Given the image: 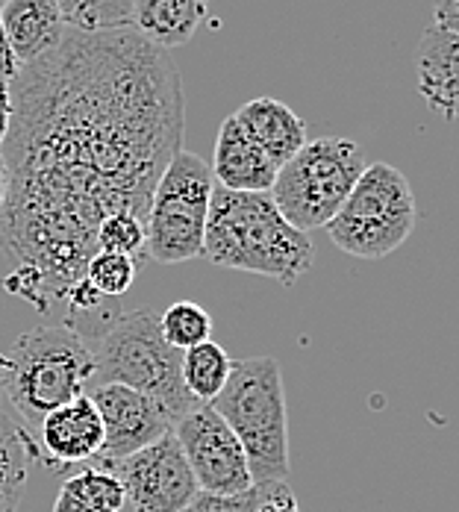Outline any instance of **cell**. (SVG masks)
<instances>
[{
    "label": "cell",
    "instance_id": "2e32d148",
    "mask_svg": "<svg viewBox=\"0 0 459 512\" xmlns=\"http://www.w3.org/2000/svg\"><path fill=\"white\" fill-rule=\"evenodd\" d=\"M233 118L248 133V139L259 145L280 168L306 145L304 118L274 98H256L245 103L239 112H233Z\"/></svg>",
    "mask_w": 459,
    "mask_h": 512
},
{
    "label": "cell",
    "instance_id": "603a6c76",
    "mask_svg": "<svg viewBox=\"0 0 459 512\" xmlns=\"http://www.w3.org/2000/svg\"><path fill=\"white\" fill-rule=\"evenodd\" d=\"M136 274H139V262L133 256L98 251L89 259L83 280L106 301V298H121L124 292H130V286L136 283Z\"/></svg>",
    "mask_w": 459,
    "mask_h": 512
},
{
    "label": "cell",
    "instance_id": "d6986e66",
    "mask_svg": "<svg viewBox=\"0 0 459 512\" xmlns=\"http://www.w3.org/2000/svg\"><path fill=\"white\" fill-rule=\"evenodd\" d=\"M124 504L127 495L121 480L112 471L92 465L62 483L53 512H121Z\"/></svg>",
    "mask_w": 459,
    "mask_h": 512
},
{
    "label": "cell",
    "instance_id": "d4e9b609",
    "mask_svg": "<svg viewBox=\"0 0 459 512\" xmlns=\"http://www.w3.org/2000/svg\"><path fill=\"white\" fill-rule=\"evenodd\" d=\"M256 489V512H301V504L286 483H265V486H254Z\"/></svg>",
    "mask_w": 459,
    "mask_h": 512
},
{
    "label": "cell",
    "instance_id": "f1b7e54d",
    "mask_svg": "<svg viewBox=\"0 0 459 512\" xmlns=\"http://www.w3.org/2000/svg\"><path fill=\"white\" fill-rule=\"evenodd\" d=\"M12 86L9 83H0V145L6 142L9 136V127H12Z\"/></svg>",
    "mask_w": 459,
    "mask_h": 512
},
{
    "label": "cell",
    "instance_id": "83f0119b",
    "mask_svg": "<svg viewBox=\"0 0 459 512\" xmlns=\"http://www.w3.org/2000/svg\"><path fill=\"white\" fill-rule=\"evenodd\" d=\"M18 71H21V65H18L15 53H12L9 42H6L3 27H0V83H12L18 77Z\"/></svg>",
    "mask_w": 459,
    "mask_h": 512
},
{
    "label": "cell",
    "instance_id": "8fae6325",
    "mask_svg": "<svg viewBox=\"0 0 459 512\" xmlns=\"http://www.w3.org/2000/svg\"><path fill=\"white\" fill-rule=\"evenodd\" d=\"M92 401L103 421V451L95 460V468L103 471H109L115 462L133 457L136 451L148 448L174 430V418L153 398L136 389L109 383L92 389Z\"/></svg>",
    "mask_w": 459,
    "mask_h": 512
},
{
    "label": "cell",
    "instance_id": "7402d4cb",
    "mask_svg": "<svg viewBox=\"0 0 459 512\" xmlns=\"http://www.w3.org/2000/svg\"><path fill=\"white\" fill-rule=\"evenodd\" d=\"M159 327L168 345H174L177 351H189L201 342H209L212 315L195 301H177L159 315Z\"/></svg>",
    "mask_w": 459,
    "mask_h": 512
},
{
    "label": "cell",
    "instance_id": "1f68e13d",
    "mask_svg": "<svg viewBox=\"0 0 459 512\" xmlns=\"http://www.w3.org/2000/svg\"><path fill=\"white\" fill-rule=\"evenodd\" d=\"M0 9H3V0H0Z\"/></svg>",
    "mask_w": 459,
    "mask_h": 512
},
{
    "label": "cell",
    "instance_id": "cb8c5ba5",
    "mask_svg": "<svg viewBox=\"0 0 459 512\" xmlns=\"http://www.w3.org/2000/svg\"><path fill=\"white\" fill-rule=\"evenodd\" d=\"M98 251L133 256V259L148 256L145 254V221L130 212L109 215L98 227Z\"/></svg>",
    "mask_w": 459,
    "mask_h": 512
},
{
    "label": "cell",
    "instance_id": "4dcf8cb0",
    "mask_svg": "<svg viewBox=\"0 0 459 512\" xmlns=\"http://www.w3.org/2000/svg\"><path fill=\"white\" fill-rule=\"evenodd\" d=\"M0 410H9V404H6V398H3V389H0Z\"/></svg>",
    "mask_w": 459,
    "mask_h": 512
},
{
    "label": "cell",
    "instance_id": "ba28073f",
    "mask_svg": "<svg viewBox=\"0 0 459 512\" xmlns=\"http://www.w3.org/2000/svg\"><path fill=\"white\" fill-rule=\"evenodd\" d=\"M212 189L215 177L204 159L192 151H177L151 195L145 215V254L162 265L204 256Z\"/></svg>",
    "mask_w": 459,
    "mask_h": 512
},
{
    "label": "cell",
    "instance_id": "30bf717a",
    "mask_svg": "<svg viewBox=\"0 0 459 512\" xmlns=\"http://www.w3.org/2000/svg\"><path fill=\"white\" fill-rule=\"evenodd\" d=\"M136 512H180L198 495V480L174 433H165L153 445L109 468Z\"/></svg>",
    "mask_w": 459,
    "mask_h": 512
},
{
    "label": "cell",
    "instance_id": "3957f363",
    "mask_svg": "<svg viewBox=\"0 0 459 512\" xmlns=\"http://www.w3.org/2000/svg\"><path fill=\"white\" fill-rule=\"evenodd\" d=\"M92 374V345L74 324L33 327L0 351L3 398L30 433L53 410L86 395Z\"/></svg>",
    "mask_w": 459,
    "mask_h": 512
},
{
    "label": "cell",
    "instance_id": "277c9868",
    "mask_svg": "<svg viewBox=\"0 0 459 512\" xmlns=\"http://www.w3.org/2000/svg\"><path fill=\"white\" fill-rule=\"evenodd\" d=\"M95 374L89 386H127L153 398L174 424L201 407L183 383V351L168 345L159 327V312L130 309L109 312L92 342Z\"/></svg>",
    "mask_w": 459,
    "mask_h": 512
},
{
    "label": "cell",
    "instance_id": "52a82bcc",
    "mask_svg": "<svg viewBox=\"0 0 459 512\" xmlns=\"http://www.w3.org/2000/svg\"><path fill=\"white\" fill-rule=\"evenodd\" d=\"M365 168L368 159L357 142L342 136H321L315 142H306L277 171L271 198L292 227L309 233L333 221Z\"/></svg>",
    "mask_w": 459,
    "mask_h": 512
},
{
    "label": "cell",
    "instance_id": "f546056e",
    "mask_svg": "<svg viewBox=\"0 0 459 512\" xmlns=\"http://www.w3.org/2000/svg\"><path fill=\"white\" fill-rule=\"evenodd\" d=\"M6 189H9V171H6V162H3V154H0V212H3V204H6Z\"/></svg>",
    "mask_w": 459,
    "mask_h": 512
},
{
    "label": "cell",
    "instance_id": "ac0fdd59",
    "mask_svg": "<svg viewBox=\"0 0 459 512\" xmlns=\"http://www.w3.org/2000/svg\"><path fill=\"white\" fill-rule=\"evenodd\" d=\"M33 462H42L36 436L12 410H0V512H15Z\"/></svg>",
    "mask_w": 459,
    "mask_h": 512
},
{
    "label": "cell",
    "instance_id": "e0dca14e",
    "mask_svg": "<svg viewBox=\"0 0 459 512\" xmlns=\"http://www.w3.org/2000/svg\"><path fill=\"white\" fill-rule=\"evenodd\" d=\"M206 18V0H133V30L162 51L186 45Z\"/></svg>",
    "mask_w": 459,
    "mask_h": 512
},
{
    "label": "cell",
    "instance_id": "9a60e30c",
    "mask_svg": "<svg viewBox=\"0 0 459 512\" xmlns=\"http://www.w3.org/2000/svg\"><path fill=\"white\" fill-rule=\"evenodd\" d=\"M215 186L230 192H271L280 165L265 154L259 145L248 139L239 121L230 115L215 139V159H212Z\"/></svg>",
    "mask_w": 459,
    "mask_h": 512
},
{
    "label": "cell",
    "instance_id": "7c38bea8",
    "mask_svg": "<svg viewBox=\"0 0 459 512\" xmlns=\"http://www.w3.org/2000/svg\"><path fill=\"white\" fill-rule=\"evenodd\" d=\"M36 445L42 462L62 471L68 465L95 462L103 451V421L92 395H80L71 404L53 410L36 427Z\"/></svg>",
    "mask_w": 459,
    "mask_h": 512
},
{
    "label": "cell",
    "instance_id": "5bb4252c",
    "mask_svg": "<svg viewBox=\"0 0 459 512\" xmlns=\"http://www.w3.org/2000/svg\"><path fill=\"white\" fill-rule=\"evenodd\" d=\"M0 27L21 68L51 56L71 30L53 0H3Z\"/></svg>",
    "mask_w": 459,
    "mask_h": 512
},
{
    "label": "cell",
    "instance_id": "4fadbf2b",
    "mask_svg": "<svg viewBox=\"0 0 459 512\" xmlns=\"http://www.w3.org/2000/svg\"><path fill=\"white\" fill-rule=\"evenodd\" d=\"M418 92L445 121H459V33L430 24L415 51Z\"/></svg>",
    "mask_w": 459,
    "mask_h": 512
},
{
    "label": "cell",
    "instance_id": "44dd1931",
    "mask_svg": "<svg viewBox=\"0 0 459 512\" xmlns=\"http://www.w3.org/2000/svg\"><path fill=\"white\" fill-rule=\"evenodd\" d=\"M71 30H118L133 24V0H53Z\"/></svg>",
    "mask_w": 459,
    "mask_h": 512
},
{
    "label": "cell",
    "instance_id": "9c48e42d",
    "mask_svg": "<svg viewBox=\"0 0 459 512\" xmlns=\"http://www.w3.org/2000/svg\"><path fill=\"white\" fill-rule=\"evenodd\" d=\"M171 433L177 436L201 492L233 498L254 489L242 442L209 404H201L189 415H183Z\"/></svg>",
    "mask_w": 459,
    "mask_h": 512
},
{
    "label": "cell",
    "instance_id": "7a4b0ae2",
    "mask_svg": "<svg viewBox=\"0 0 459 512\" xmlns=\"http://www.w3.org/2000/svg\"><path fill=\"white\" fill-rule=\"evenodd\" d=\"M204 256L230 271L295 286L315 262L309 236L286 221L271 192H230L215 186L206 218Z\"/></svg>",
    "mask_w": 459,
    "mask_h": 512
},
{
    "label": "cell",
    "instance_id": "5b68a950",
    "mask_svg": "<svg viewBox=\"0 0 459 512\" xmlns=\"http://www.w3.org/2000/svg\"><path fill=\"white\" fill-rule=\"evenodd\" d=\"M218 412L245 448L254 486L286 483L289 462V421L286 386L274 357H251L233 362L230 380L209 404Z\"/></svg>",
    "mask_w": 459,
    "mask_h": 512
},
{
    "label": "cell",
    "instance_id": "8992f818",
    "mask_svg": "<svg viewBox=\"0 0 459 512\" xmlns=\"http://www.w3.org/2000/svg\"><path fill=\"white\" fill-rule=\"evenodd\" d=\"M415 221L418 206L407 174L389 162H368L354 192L324 230L348 256L383 259L407 242Z\"/></svg>",
    "mask_w": 459,
    "mask_h": 512
},
{
    "label": "cell",
    "instance_id": "ffe728a7",
    "mask_svg": "<svg viewBox=\"0 0 459 512\" xmlns=\"http://www.w3.org/2000/svg\"><path fill=\"white\" fill-rule=\"evenodd\" d=\"M233 362L236 359H230V354L212 339L183 351V383H186L189 395L198 404H212L221 395V389L227 386Z\"/></svg>",
    "mask_w": 459,
    "mask_h": 512
},
{
    "label": "cell",
    "instance_id": "6da1fadb",
    "mask_svg": "<svg viewBox=\"0 0 459 512\" xmlns=\"http://www.w3.org/2000/svg\"><path fill=\"white\" fill-rule=\"evenodd\" d=\"M9 86L0 245L15 268L3 286L48 309L83 280L109 215L145 221L162 171L183 151L186 98L174 59L133 27L68 30Z\"/></svg>",
    "mask_w": 459,
    "mask_h": 512
},
{
    "label": "cell",
    "instance_id": "4316f807",
    "mask_svg": "<svg viewBox=\"0 0 459 512\" xmlns=\"http://www.w3.org/2000/svg\"><path fill=\"white\" fill-rule=\"evenodd\" d=\"M433 24L459 33V0H436L433 3Z\"/></svg>",
    "mask_w": 459,
    "mask_h": 512
},
{
    "label": "cell",
    "instance_id": "484cf974",
    "mask_svg": "<svg viewBox=\"0 0 459 512\" xmlns=\"http://www.w3.org/2000/svg\"><path fill=\"white\" fill-rule=\"evenodd\" d=\"M180 512H256V489L245 492V495H233V498H218V495L201 492L186 510Z\"/></svg>",
    "mask_w": 459,
    "mask_h": 512
}]
</instances>
